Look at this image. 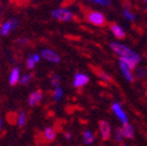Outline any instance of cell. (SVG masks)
<instances>
[{
	"label": "cell",
	"instance_id": "17",
	"mask_svg": "<svg viewBox=\"0 0 147 146\" xmlns=\"http://www.w3.org/2000/svg\"><path fill=\"white\" fill-rule=\"evenodd\" d=\"M121 132L124 135V138H127V139H133L134 137V130L133 127L126 123V124H123V127H121Z\"/></svg>",
	"mask_w": 147,
	"mask_h": 146
},
{
	"label": "cell",
	"instance_id": "2",
	"mask_svg": "<svg viewBox=\"0 0 147 146\" xmlns=\"http://www.w3.org/2000/svg\"><path fill=\"white\" fill-rule=\"evenodd\" d=\"M50 14L53 16V19L61 21V22H69V21H72L74 19H75V14H74V12L69 7H65V6L57 7V8L53 9Z\"/></svg>",
	"mask_w": 147,
	"mask_h": 146
},
{
	"label": "cell",
	"instance_id": "29",
	"mask_svg": "<svg viewBox=\"0 0 147 146\" xmlns=\"http://www.w3.org/2000/svg\"><path fill=\"white\" fill-rule=\"evenodd\" d=\"M3 129H4V119H3V118H0V133H1Z\"/></svg>",
	"mask_w": 147,
	"mask_h": 146
},
{
	"label": "cell",
	"instance_id": "4",
	"mask_svg": "<svg viewBox=\"0 0 147 146\" xmlns=\"http://www.w3.org/2000/svg\"><path fill=\"white\" fill-rule=\"evenodd\" d=\"M86 20L94 26H98V27H102L106 24V19H105V15L102 13V12H98V11H89L85 15Z\"/></svg>",
	"mask_w": 147,
	"mask_h": 146
},
{
	"label": "cell",
	"instance_id": "7",
	"mask_svg": "<svg viewBox=\"0 0 147 146\" xmlns=\"http://www.w3.org/2000/svg\"><path fill=\"white\" fill-rule=\"evenodd\" d=\"M98 130H99V136L103 140H109L111 138L112 130H111V125H110V123L107 120H100L99 122Z\"/></svg>",
	"mask_w": 147,
	"mask_h": 146
},
{
	"label": "cell",
	"instance_id": "20",
	"mask_svg": "<svg viewBox=\"0 0 147 146\" xmlns=\"http://www.w3.org/2000/svg\"><path fill=\"white\" fill-rule=\"evenodd\" d=\"M32 80H33V75H32V74H29V72H27V74L21 75L19 83H20L21 85H28V84L32 82Z\"/></svg>",
	"mask_w": 147,
	"mask_h": 146
},
{
	"label": "cell",
	"instance_id": "3",
	"mask_svg": "<svg viewBox=\"0 0 147 146\" xmlns=\"http://www.w3.org/2000/svg\"><path fill=\"white\" fill-rule=\"evenodd\" d=\"M20 22L16 18H11V19L5 20L4 22L0 24V36L6 38V36L11 35L18 27H19Z\"/></svg>",
	"mask_w": 147,
	"mask_h": 146
},
{
	"label": "cell",
	"instance_id": "9",
	"mask_svg": "<svg viewBox=\"0 0 147 146\" xmlns=\"http://www.w3.org/2000/svg\"><path fill=\"white\" fill-rule=\"evenodd\" d=\"M119 67H120V71H121V74L124 75V77L128 81V82H133L134 81V75H133V72H132V68L128 66L126 62L119 60Z\"/></svg>",
	"mask_w": 147,
	"mask_h": 146
},
{
	"label": "cell",
	"instance_id": "21",
	"mask_svg": "<svg viewBox=\"0 0 147 146\" xmlns=\"http://www.w3.org/2000/svg\"><path fill=\"white\" fill-rule=\"evenodd\" d=\"M89 3H94L96 5H99V6H103V7H107L111 5V0H86Z\"/></svg>",
	"mask_w": 147,
	"mask_h": 146
},
{
	"label": "cell",
	"instance_id": "1",
	"mask_svg": "<svg viewBox=\"0 0 147 146\" xmlns=\"http://www.w3.org/2000/svg\"><path fill=\"white\" fill-rule=\"evenodd\" d=\"M110 47H111V49L118 55L119 60L126 62L132 69H134L138 66V63L140 62V56L128 47H126L119 42H112L110 45Z\"/></svg>",
	"mask_w": 147,
	"mask_h": 146
},
{
	"label": "cell",
	"instance_id": "15",
	"mask_svg": "<svg viewBox=\"0 0 147 146\" xmlns=\"http://www.w3.org/2000/svg\"><path fill=\"white\" fill-rule=\"evenodd\" d=\"M95 133H92L90 130H84L83 135H82V141L85 144V145H91L95 143Z\"/></svg>",
	"mask_w": 147,
	"mask_h": 146
},
{
	"label": "cell",
	"instance_id": "18",
	"mask_svg": "<svg viewBox=\"0 0 147 146\" xmlns=\"http://www.w3.org/2000/svg\"><path fill=\"white\" fill-rule=\"evenodd\" d=\"M15 124L19 126V127H24L27 123V115L25 111H19L15 115Z\"/></svg>",
	"mask_w": 147,
	"mask_h": 146
},
{
	"label": "cell",
	"instance_id": "32",
	"mask_svg": "<svg viewBox=\"0 0 147 146\" xmlns=\"http://www.w3.org/2000/svg\"><path fill=\"white\" fill-rule=\"evenodd\" d=\"M146 11H147V8H146Z\"/></svg>",
	"mask_w": 147,
	"mask_h": 146
},
{
	"label": "cell",
	"instance_id": "26",
	"mask_svg": "<svg viewBox=\"0 0 147 146\" xmlns=\"http://www.w3.org/2000/svg\"><path fill=\"white\" fill-rule=\"evenodd\" d=\"M64 139H65V140H68V141H70V140L72 139V133H71V132H69V131H67V132L64 133Z\"/></svg>",
	"mask_w": 147,
	"mask_h": 146
},
{
	"label": "cell",
	"instance_id": "19",
	"mask_svg": "<svg viewBox=\"0 0 147 146\" xmlns=\"http://www.w3.org/2000/svg\"><path fill=\"white\" fill-rule=\"evenodd\" d=\"M95 72H96L97 77H98L102 82H104V83H110V82L112 81L111 76H110L107 72H105L104 70H102V69H95Z\"/></svg>",
	"mask_w": 147,
	"mask_h": 146
},
{
	"label": "cell",
	"instance_id": "23",
	"mask_svg": "<svg viewBox=\"0 0 147 146\" xmlns=\"http://www.w3.org/2000/svg\"><path fill=\"white\" fill-rule=\"evenodd\" d=\"M15 43H16L18 46H20V47H26V46H28V45L30 43V41H29L28 38H25V36H22V38L18 39V40L15 41Z\"/></svg>",
	"mask_w": 147,
	"mask_h": 146
},
{
	"label": "cell",
	"instance_id": "10",
	"mask_svg": "<svg viewBox=\"0 0 147 146\" xmlns=\"http://www.w3.org/2000/svg\"><path fill=\"white\" fill-rule=\"evenodd\" d=\"M43 99V93L41 90H34L28 96V105L29 106H36L40 104Z\"/></svg>",
	"mask_w": 147,
	"mask_h": 146
},
{
	"label": "cell",
	"instance_id": "14",
	"mask_svg": "<svg viewBox=\"0 0 147 146\" xmlns=\"http://www.w3.org/2000/svg\"><path fill=\"white\" fill-rule=\"evenodd\" d=\"M110 30H111V33L116 36L117 39H124L125 38V32L124 29L117 25V24H112V25H110Z\"/></svg>",
	"mask_w": 147,
	"mask_h": 146
},
{
	"label": "cell",
	"instance_id": "27",
	"mask_svg": "<svg viewBox=\"0 0 147 146\" xmlns=\"http://www.w3.org/2000/svg\"><path fill=\"white\" fill-rule=\"evenodd\" d=\"M4 5H3V3L1 1H0V19H1V18H3V15H4Z\"/></svg>",
	"mask_w": 147,
	"mask_h": 146
},
{
	"label": "cell",
	"instance_id": "5",
	"mask_svg": "<svg viewBox=\"0 0 147 146\" xmlns=\"http://www.w3.org/2000/svg\"><path fill=\"white\" fill-rule=\"evenodd\" d=\"M40 54H41V57H42L43 60H46V61H48V62H50V63L57 64V63L61 62L60 55H59L56 51H54L53 49H50V48H45V49H42Z\"/></svg>",
	"mask_w": 147,
	"mask_h": 146
},
{
	"label": "cell",
	"instance_id": "13",
	"mask_svg": "<svg viewBox=\"0 0 147 146\" xmlns=\"http://www.w3.org/2000/svg\"><path fill=\"white\" fill-rule=\"evenodd\" d=\"M41 54H38V53H34L32 55H29L26 60V67L28 70H33L35 68V66L38 64L40 61H41Z\"/></svg>",
	"mask_w": 147,
	"mask_h": 146
},
{
	"label": "cell",
	"instance_id": "11",
	"mask_svg": "<svg viewBox=\"0 0 147 146\" xmlns=\"http://www.w3.org/2000/svg\"><path fill=\"white\" fill-rule=\"evenodd\" d=\"M111 109H112L113 114L116 115V117H117L123 124L128 123L127 116H126V114H125V111H124V109L121 107V105H120L119 103H113V104L111 105Z\"/></svg>",
	"mask_w": 147,
	"mask_h": 146
},
{
	"label": "cell",
	"instance_id": "30",
	"mask_svg": "<svg viewBox=\"0 0 147 146\" xmlns=\"http://www.w3.org/2000/svg\"><path fill=\"white\" fill-rule=\"evenodd\" d=\"M18 0H9V3H16Z\"/></svg>",
	"mask_w": 147,
	"mask_h": 146
},
{
	"label": "cell",
	"instance_id": "6",
	"mask_svg": "<svg viewBox=\"0 0 147 146\" xmlns=\"http://www.w3.org/2000/svg\"><path fill=\"white\" fill-rule=\"evenodd\" d=\"M89 81L90 78L85 72H77L72 78V87L76 89H82L89 83Z\"/></svg>",
	"mask_w": 147,
	"mask_h": 146
},
{
	"label": "cell",
	"instance_id": "8",
	"mask_svg": "<svg viewBox=\"0 0 147 146\" xmlns=\"http://www.w3.org/2000/svg\"><path fill=\"white\" fill-rule=\"evenodd\" d=\"M56 136H57V131L54 126H47L42 131V139L46 143H53L56 139Z\"/></svg>",
	"mask_w": 147,
	"mask_h": 146
},
{
	"label": "cell",
	"instance_id": "25",
	"mask_svg": "<svg viewBox=\"0 0 147 146\" xmlns=\"http://www.w3.org/2000/svg\"><path fill=\"white\" fill-rule=\"evenodd\" d=\"M115 139H116V141H118V143H123V140H124V135H123V132H121V129L116 130V132H115Z\"/></svg>",
	"mask_w": 147,
	"mask_h": 146
},
{
	"label": "cell",
	"instance_id": "22",
	"mask_svg": "<svg viewBox=\"0 0 147 146\" xmlns=\"http://www.w3.org/2000/svg\"><path fill=\"white\" fill-rule=\"evenodd\" d=\"M61 82H62V80H61V76H60V75H57V74L51 75V77H50V83H51L53 87L61 85Z\"/></svg>",
	"mask_w": 147,
	"mask_h": 146
},
{
	"label": "cell",
	"instance_id": "16",
	"mask_svg": "<svg viewBox=\"0 0 147 146\" xmlns=\"http://www.w3.org/2000/svg\"><path fill=\"white\" fill-rule=\"evenodd\" d=\"M63 97H64L63 88L61 85L54 87V90H53V99H54V102H60V101H62Z\"/></svg>",
	"mask_w": 147,
	"mask_h": 146
},
{
	"label": "cell",
	"instance_id": "12",
	"mask_svg": "<svg viewBox=\"0 0 147 146\" xmlns=\"http://www.w3.org/2000/svg\"><path fill=\"white\" fill-rule=\"evenodd\" d=\"M20 77H21V70L19 67H13L9 71V75H8V83L9 85L14 87L19 83L20 81Z\"/></svg>",
	"mask_w": 147,
	"mask_h": 146
},
{
	"label": "cell",
	"instance_id": "31",
	"mask_svg": "<svg viewBox=\"0 0 147 146\" xmlns=\"http://www.w3.org/2000/svg\"><path fill=\"white\" fill-rule=\"evenodd\" d=\"M144 1H145V3H147V0H144Z\"/></svg>",
	"mask_w": 147,
	"mask_h": 146
},
{
	"label": "cell",
	"instance_id": "28",
	"mask_svg": "<svg viewBox=\"0 0 147 146\" xmlns=\"http://www.w3.org/2000/svg\"><path fill=\"white\" fill-rule=\"evenodd\" d=\"M29 1H30V0H18L16 4H18V5H19V4H20V5H25V4H28Z\"/></svg>",
	"mask_w": 147,
	"mask_h": 146
},
{
	"label": "cell",
	"instance_id": "24",
	"mask_svg": "<svg viewBox=\"0 0 147 146\" xmlns=\"http://www.w3.org/2000/svg\"><path fill=\"white\" fill-rule=\"evenodd\" d=\"M123 15L126 18L127 20H134V14L131 12V9L128 7H125V9L123 11Z\"/></svg>",
	"mask_w": 147,
	"mask_h": 146
}]
</instances>
